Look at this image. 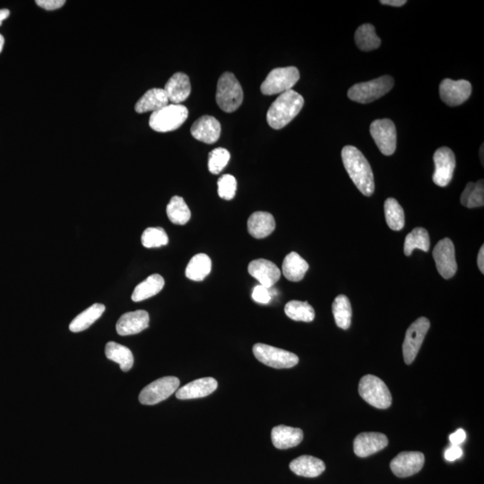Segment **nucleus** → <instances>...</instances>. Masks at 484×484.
<instances>
[{
  "label": "nucleus",
  "mask_w": 484,
  "mask_h": 484,
  "mask_svg": "<svg viewBox=\"0 0 484 484\" xmlns=\"http://www.w3.org/2000/svg\"><path fill=\"white\" fill-rule=\"evenodd\" d=\"M343 166L350 179L363 195L370 196L375 190L374 176L370 163L358 148L346 146L342 150Z\"/></svg>",
  "instance_id": "1"
},
{
  "label": "nucleus",
  "mask_w": 484,
  "mask_h": 484,
  "mask_svg": "<svg viewBox=\"0 0 484 484\" xmlns=\"http://www.w3.org/2000/svg\"><path fill=\"white\" fill-rule=\"evenodd\" d=\"M305 105V99L300 93L289 90L277 97L266 113V120L273 129H281L288 125Z\"/></svg>",
  "instance_id": "2"
},
{
  "label": "nucleus",
  "mask_w": 484,
  "mask_h": 484,
  "mask_svg": "<svg viewBox=\"0 0 484 484\" xmlns=\"http://www.w3.org/2000/svg\"><path fill=\"white\" fill-rule=\"evenodd\" d=\"M243 102V90L239 80L231 72L220 76L217 83L216 102L225 112H233Z\"/></svg>",
  "instance_id": "3"
},
{
  "label": "nucleus",
  "mask_w": 484,
  "mask_h": 484,
  "mask_svg": "<svg viewBox=\"0 0 484 484\" xmlns=\"http://www.w3.org/2000/svg\"><path fill=\"white\" fill-rule=\"evenodd\" d=\"M394 85L395 81L392 76H383L372 81L356 83L349 89L347 95L352 101L366 105L386 95Z\"/></svg>",
  "instance_id": "4"
},
{
  "label": "nucleus",
  "mask_w": 484,
  "mask_h": 484,
  "mask_svg": "<svg viewBox=\"0 0 484 484\" xmlns=\"http://www.w3.org/2000/svg\"><path fill=\"white\" fill-rule=\"evenodd\" d=\"M188 117L189 110L186 106L168 105L152 113L149 126L156 132H171L180 128Z\"/></svg>",
  "instance_id": "5"
},
{
  "label": "nucleus",
  "mask_w": 484,
  "mask_h": 484,
  "mask_svg": "<svg viewBox=\"0 0 484 484\" xmlns=\"http://www.w3.org/2000/svg\"><path fill=\"white\" fill-rule=\"evenodd\" d=\"M359 394L363 400L378 409H387L392 403V396L382 379L366 375L359 383Z\"/></svg>",
  "instance_id": "6"
},
{
  "label": "nucleus",
  "mask_w": 484,
  "mask_h": 484,
  "mask_svg": "<svg viewBox=\"0 0 484 484\" xmlns=\"http://www.w3.org/2000/svg\"><path fill=\"white\" fill-rule=\"evenodd\" d=\"M300 72L295 66L277 68L269 73L262 83L261 92L265 95H281L292 90L299 81Z\"/></svg>",
  "instance_id": "7"
},
{
  "label": "nucleus",
  "mask_w": 484,
  "mask_h": 484,
  "mask_svg": "<svg viewBox=\"0 0 484 484\" xmlns=\"http://www.w3.org/2000/svg\"><path fill=\"white\" fill-rule=\"evenodd\" d=\"M253 353L263 365L275 369L293 368L299 362V357L295 353L265 343H256Z\"/></svg>",
  "instance_id": "8"
},
{
  "label": "nucleus",
  "mask_w": 484,
  "mask_h": 484,
  "mask_svg": "<svg viewBox=\"0 0 484 484\" xmlns=\"http://www.w3.org/2000/svg\"><path fill=\"white\" fill-rule=\"evenodd\" d=\"M179 379L176 377H165L149 384L139 394L142 405L153 406L165 401L179 389Z\"/></svg>",
  "instance_id": "9"
},
{
  "label": "nucleus",
  "mask_w": 484,
  "mask_h": 484,
  "mask_svg": "<svg viewBox=\"0 0 484 484\" xmlns=\"http://www.w3.org/2000/svg\"><path fill=\"white\" fill-rule=\"evenodd\" d=\"M430 326V320L422 317L415 320L407 329L405 341L403 343V359L407 365H410L415 360Z\"/></svg>",
  "instance_id": "10"
},
{
  "label": "nucleus",
  "mask_w": 484,
  "mask_h": 484,
  "mask_svg": "<svg viewBox=\"0 0 484 484\" xmlns=\"http://www.w3.org/2000/svg\"><path fill=\"white\" fill-rule=\"evenodd\" d=\"M370 134L384 155H392L396 152V129L392 120H375L370 125Z\"/></svg>",
  "instance_id": "11"
},
{
  "label": "nucleus",
  "mask_w": 484,
  "mask_h": 484,
  "mask_svg": "<svg viewBox=\"0 0 484 484\" xmlns=\"http://www.w3.org/2000/svg\"><path fill=\"white\" fill-rule=\"evenodd\" d=\"M432 255L439 275L444 279L452 278L457 270L455 247L452 240L449 238L439 240L433 249Z\"/></svg>",
  "instance_id": "12"
},
{
  "label": "nucleus",
  "mask_w": 484,
  "mask_h": 484,
  "mask_svg": "<svg viewBox=\"0 0 484 484\" xmlns=\"http://www.w3.org/2000/svg\"><path fill=\"white\" fill-rule=\"evenodd\" d=\"M435 172L433 173V182L437 186L446 187L451 182L456 168V157L451 149L442 148L434 153Z\"/></svg>",
  "instance_id": "13"
},
{
  "label": "nucleus",
  "mask_w": 484,
  "mask_h": 484,
  "mask_svg": "<svg viewBox=\"0 0 484 484\" xmlns=\"http://www.w3.org/2000/svg\"><path fill=\"white\" fill-rule=\"evenodd\" d=\"M472 93V85L466 80L444 79L439 85V95L447 105H463Z\"/></svg>",
  "instance_id": "14"
},
{
  "label": "nucleus",
  "mask_w": 484,
  "mask_h": 484,
  "mask_svg": "<svg viewBox=\"0 0 484 484\" xmlns=\"http://www.w3.org/2000/svg\"><path fill=\"white\" fill-rule=\"evenodd\" d=\"M425 457L423 453L409 451L399 454L390 463L394 475L400 478L412 476L419 473L425 465Z\"/></svg>",
  "instance_id": "15"
},
{
  "label": "nucleus",
  "mask_w": 484,
  "mask_h": 484,
  "mask_svg": "<svg viewBox=\"0 0 484 484\" xmlns=\"http://www.w3.org/2000/svg\"><path fill=\"white\" fill-rule=\"evenodd\" d=\"M248 271L250 276L258 280L260 285L268 289L272 288L281 277V271L276 264L264 259L250 262Z\"/></svg>",
  "instance_id": "16"
},
{
  "label": "nucleus",
  "mask_w": 484,
  "mask_h": 484,
  "mask_svg": "<svg viewBox=\"0 0 484 484\" xmlns=\"http://www.w3.org/2000/svg\"><path fill=\"white\" fill-rule=\"evenodd\" d=\"M389 445L385 434L363 432L359 434L353 442V450L359 457H368L378 453Z\"/></svg>",
  "instance_id": "17"
},
{
  "label": "nucleus",
  "mask_w": 484,
  "mask_h": 484,
  "mask_svg": "<svg viewBox=\"0 0 484 484\" xmlns=\"http://www.w3.org/2000/svg\"><path fill=\"white\" fill-rule=\"evenodd\" d=\"M149 321V314L146 310L125 313L117 322V333L122 336L136 335L148 328Z\"/></svg>",
  "instance_id": "18"
},
{
  "label": "nucleus",
  "mask_w": 484,
  "mask_h": 484,
  "mask_svg": "<svg viewBox=\"0 0 484 484\" xmlns=\"http://www.w3.org/2000/svg\"><path fill=\"white\" fill-rule=\"evenodd\" d=\"M222 126L215 117L202 116L194 122L190 129L194 138L206 143L217 142L221 136Z\"/></svg>",
  "instance_id": "19"
},
{
  "label": "nucleus",
  "mask_w": 484,
  "mask_h": 484,
  "mask_svg": "<svg viewBox=\"0 0 484 484\" xmlns=\"http://www.w3.org/2000/svg\"><path fill=\"white\" fill-rule=\"evenodd\" d=\"M217 386L218 383L213 378L196 379L177 390L176 397L179 400L201 399L211 395Z\"/></svg>",
  "instance_id": "20"
},
{
  "label": "nucleus",
  "mask_w": 484,
  "mask_h": 484,
  "mask_svg": "<svg viewBox=\"0 0 484 484\" xmlns=\"http://www.w3.org/2000/svg\"><path fill=\"white\" fill-rule=\"evenodd\" d=\"M163 90L172 105H180L188 99L191 92L189 78L184 73H176L168 80Z\"/></svg>",
  "instance_id": "21"
},
{
  "label": "nucleus",
  "mask_w": 484,
  "mask_h": 484,
  "mask_svg": "<svg viewBox=\"0 0 484 484\" xmlns=\"http://www.w3.org/2000/svg\"><path fill=\"white\" fill-rule=\"evenodd\" d=\"M271 438L276 449H288L298 446L302 442L303 432L299 428L279 425L272 430Z\"/></svg>",
  "instance_id": "22"
},
{
  "label": "nucleus",
  "mask_w": 484,
  "mask_h": 484,
  "mask_svg": "<svg viewBox=\"0 0 484 484\" xmlns=\"http://www.w3.org/2000/svg\"><path fill=\"white\" fill-rule=\"evenodd\" d=\"M276 221L271 213L268 212H255L248 220L249 235L256 239H264L275 231Z\"/></svg>",
  "instance_id": "23"
},
{
  "label": "nucleus",
  "mask_w": 484,
  "mask_h": 484,
  "mask_svg": "<svg viewBox=\"0 0 484 484\" xmlns=\"http://www.w3.org/2000/svg\"><path fill=\"white\" fill-rule=\"evenodd\" d=\"M290 469L295 475L308 478L318 477L325 471V463L317 457L302 456L290 464Z\"/></svg>",
  "instance_id": "24"
},
{
  "label": "nucleus",
  "mask_w": 484,
  "mask_h": 484,
  "mask_svg": "<svg viewBox=\"0 0 484 484\" xmlns=\"http://www.w3.org/2000/svg\"><path fill=\"white\" fill-rule=\"evenodd\" d=\"M168 96L165 90L161 88H153L148 90L141 98L138 100L135 106L138 113L157 112L169 105Z\"/></svg>",
  "instance_id": "25"
},
{
  "label": "nucleus",
  "mask_w": 484,
  "mask_h": 484,
  "mask_svg": "<svg viewBox=\"0 0 484 484\" xmlns=\"http://www.w3.org/2000/svg\"><path fill=\"white\" fill-rule=\"evenodd\" d=\"M309 264L296 252H290L283 263V273L292 282L302 281L309 270Z\"/></svg>",
  "instance_id": "26"
},
{
  "label": "nucleus",
  "mask_w": 484,
  "mask_h": 484,
  "mask_svg": "<svg viewBox=\"0 0 484 484\" xmlns=\"http://www.w3.org/2000/svg\"><path fill=\"white\" fill-rule=\"evenodd\" d=\"M165 279H163L162 276L158 275V273H155V275L148 276L145 281L140 283L139 285L136 287L131 296L133 302H142V300L151 298V297L158 295L163 289V287H165Z\"/></svg>",
  "instance_id": "27"
},
{
  "label": "nucleus",
  "mask_w": 484,
  "mask_h": 484,
  "mask_svg": "<svg viewBox=\"0 0 484 484\" xmlns=\"http://www.w3.org/2000/svg\"><path fill=\"white\" fill-rule=\"evenodd\" d=\"M105 312V306L101 303H95V305L89 307L85 312L80 313L78 317L72 320L69 325L70 331L74 333L85 331L101 318Z\"/></svg>",
  "instance_id": "28"
},
{
  "label": "nucleus",
  "mask_w": 484,
  "mask_h": 484,
  "mask_svg": "<svg viewBox=\"0 0 484 484\" xmlns=\"http://www.w3.org/2000/svg\"><path fill=\"white\" fill-rule=\"evenodd\" d=\"M105 355L107 358L112 360L120 367L123 372H126L131 370L134 365V356L131 350L126 347L115 342H109L105 347Z\"/></svg>",
  "instance_id": "29"
},
{
  "label": "nucleus",
  "mask_w": 484,
  "mask_h": 484,
  "mask_svg": "<svg viewBox=\"0 0 484 484\" xmlns=\"http://www.w3.org/2000/svg\"><path fill=\"white\" fill-rule=\"evenodd\" d=\"M212 261L208 255L196 254L190 259L186 268V276L195 282H201L211 272Z\"/></svg>",
  "instance_id": "30"
},
{
  "label": "nucleus",
  "mask_w": 484,
  "mask_h": 484,
  "mask_svg": "<svg viewBox=\"0 0 484 484\" xmlns=\"http://www.w3.org/2000/svg\"><path fill=\"white\" fill-rule=\"evenodd\" d=\"M356 45L360 51L370 52L378 49L382 40L377 35L375 28L370 23L360 25L355 35Z\"/></svg>",
  "instance_id": "31"
},
{
  "label": "nucleus",
  "mask_w": 484,
  "mask_h": 484,
  "mask_svg": "<svg viewBox=\"0 0 484 484\" xmlns=\"http://www.w3.org/2000/svg\"><path fill=\"white\" fill-rule=\"evenodd\" d=\"M332 312L336 326L342 329H348L352 323L353 310L347 296L340 295L334 300Z\"/></svg>",
  "instance_id": "32"
},
{
  "label": "nucleus",
  "mask_w": 484,
  "mask_h": 484,
  "mask_svg": "<svg viewBox=\"0 0 484 484\" xmlns=\"http://www.w3.org/2000/svg\"><path fill=\"white\" fill-rule=\"evenodd\" d=\"M170 221L175 225H184L190 220L191 212L182 196H175L171 199L166 208Z\"/></svg>",
  "instance_id": "33"
},
{
  "label": "nucleus",
  "mask_w": 484,
  "mask_h": 484,
  "mask_svg": "<svg viewBox=\"0 0 484 484\" xmlns=\"http://www.w3.org/2000/svg\"><path fill=\"white\" fill-rule=\"evenodd\" d=\"M430 246V235L425 228H415L406 236L403 252L406 256L412 255L413 250L418 249L423 252H429Z\"/></svg>",
  "instance_id": "34"
},
{
  "label": "nucleus",
  "mask_w": 484,
  "mask_h": 484,
  "mask_svg": "<svg viewBox=\"0 0 484 484\" xmlns=\"http://www.w3.org/2000/svg\"><path fill=\"white\" fill-rule=\"evenodd\" d=\"M285 312L295 321L312 322L315 319V310L307 302L290 300L285 307Z\"/></svg>",
  "instance_id": "35"
},
{
  "label": "nucleus",
  "mask_w": 484,
  "mask_h": 484,
  "mask_svg": "<svg viewBox=\"0 0 484 484\" xmlns=\"http://www.w3.org/2000/svg\"><path fill=\"white\" fill-rule=\"evenodd\" d=\"M460 201L467 208H480L484 205L483 179L476 183L469 182L461 195Z\"/></svg>",
  "instance_id": "36"
},
{
  "label": "nucleus",
  "mask_w": 484,
  "mask_h": 484,
  "mask_svg": "<svg viewBox=\"0 0 484 484\" xmlns=\"http://www.w3.org/2000/svg\"><path fill=\"white\" fill-rule=\"evenodd\" d=\"M386 221L393 231H400L405 226V213L395 199H387L384 206Z\"/></svg>",
  "instance_id": "37"
},
{
  "label": "nucleus",
  "mask_w": 484,
  "mask_h": 484,
  "mask_svg": "<svg viewBox=\"0 0 484 484\" xmlns=\"http://www.w3.org/2000/svg\"><path fill=\"white\" fill-rule=\"evenodd\" d=\"M141 242L145 248H160L168 244L169 238L161 227H150L143 232Z\"/></svg>",
  "instance_id": "38"
},
{
  "label": "nucleus",
  "mask_w": 484,
  "mask_h": 484,
  "mask_svg": "<svg viewBox=\"0 0 484 484\" xmlns=\"http://www.w3.org/2000/svg\"><path fill=\"white\" fill-rule=\"evenodd\" d=\"M231 155L228 150L216 148L210 152L208 157V169L213 175H219L228 165Z\"/></svg>",
  "instance_id": "39"
},
{
  "label": "nucleus",
  "mask_w": 484,
  "mask_h": 484,
  "mask_svg": "<svg viewBox=\"0 0 484 484\" xmlns=\"http://www.w3.org/2000/svg\"><path fill=\"white\" fill-rule=\"evenodd\" d=\"M217 185H218V195L220 198L225 200H231L235 198L237 190L235 177L231 175H223L220 177Z\"/></svg>",
  "instance_id": "40"
},
{
  "label": "nucleus",
  "mask_w": 484,
  "mask_h": 484,
  "mask_svg": "<svg viewBox=\"0 0 484 484\" xmlns=\"http://www.w3.org/2000/svg\"><path fill=\"white\" fill-rule=\"evenodd\" d=\"M273 287L272 288H266L262 285H256L252 290V299L259 305H268L273 299Z\"/></svg>",
  "instance_id": "41"
},
{
  "label": "nucleus",
  "mask_w": 484,
  "mask_h": 484,
  "mask_svg": "<svg viewBox=\"0 0 484 484\" xmlns=\"http://www.w3.org/2000/svg\"><path fill=\"white\" fill-rule=\"evenodd\" d=\"M65 0H37L36 4H37L40 8L45 10H49V11H53V10H57L62 8L65 5Z\"/></svg>",
  "instance_id": "42"
},
{
  "label": "nucleus",
  "mask_w": 484,
  "mask_h": 484,
  "mask_svg": "<svg viewBox=\"0 0 484 484\" xmlns=\"http://www.w3.org/2000/svg\"><path fill=\"white\" fill-rule=\"evenodd\" d=\"M463 455V450L460 446L452 445L446 450L445 459L447 461L452 462L460 459Z\"/></svg>",
  "instance_id": "43"
},
{
  "label": "nucleus",
  "mask_w": 484,
  "mask_h": 484,
  "mask_svg": "<svg viewBox=\"0 0 484 484\" xmlns=\"http://www.w3.org/2000/svg\"><path fill=\"white\" fill-rule=\"evenodd\" d=\"M466 438V433L463 429L457 430L455 433H453L449 436L450 442L452 443V445L456 446H459L460 444H462L464 442H465Z\"/></svg>",
  "instance_id": "44"
},
{
  "label": "nucleus",
  "mask_w": 484,
  "mask_h": 484,
  "mask_svg": "<svg viewBox=\"0 0 484 484\" xmlns=\"http://www.w3.org/2000/svg\"><path fill=\"white\" fill-rule=\"evenodd\" d=\"M406 3L407 1H406V0H382V1H380V4L396 6V8L406 5Z\"/></svg>",
  "instance_id": "45"
},
{
  "label": "nucleus",
  "mask_w": 484,
  "mask_h": 484,
  "mask_svg": "<svg viewBox=\"0 0 484 484\" xmlns=\"http://www.w3.org/2000/svg\"><path fill=\"white\" fill-rule=\"evenodd\" d=\"M477 264H478V268L482 273H484V246L479 250L478 258H477Z\"/></svg>",
  "instance_id": "46"
},
{
  "label": "nucleus",
  "mask_w": 484,
  "mask_h": 484,
  "mask_svg": "<svg viewBox=\"0 0 484 484\" xmlns=\"http://www.w3.org/2000/svg\"><path fill=\"white\" fill-rule=\"evenodd\" d=\"M10 11L8 9H0V26L2 25L3 22L8 18Z\"/></svg>",
  "instance_id": "47"
},
{
  "label": "nucleus",
  "mask_w": 484,
  "mask_h": 484,
  "mask_svg": "<svg viewBox=\"0 0 484 484\" xmlns=\"http://www.w3.org/2000/svg\"><path fill=\"white\" fill-rule=\"evenodd\" d=\"M5 45V39L3 37V35H0V53L3 51V48H4Z\"/></svg>",
  "instance_id": "48"
},
{
  "label": "nucleus",
  "mask_w": 484,
  "mask_h": 484,
  "mask_svg": "<svg viewBox=\"0 0 484 484\" xmlns=\"http://www.w3.org/2000/svg\"><path fill=\"white\" fill-rule=\"evenodd\" d=\"M480 152H482V163L483 165V145L482 146V148H480Z\"/></svg>",
  "instance_id": "49"
}]
</instances>
